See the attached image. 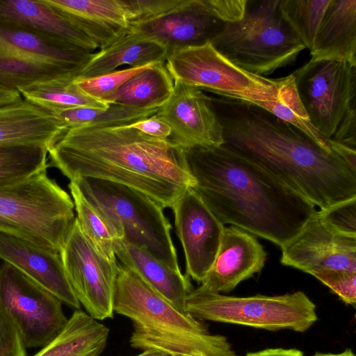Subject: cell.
Wrapping results in <instances>:
<instances>
[{
	"label": "cell",
	"mask_w": 356,
	"mask_h": 356,
	"mask_svg": "<svg viewBox=\"0 0 356 356\" xmlns=\"http://www.w3.org/2000/svg\"><path fill=\"white\" fill-rule=\"evenodd\" d=\"M173 88L174 80L165 63H157L123 83L106 104L140 109L159 108L169 99Z\"/></svg>",
	"instance_id": "4316f807"
},
{
	"label": "cell",
	"mask_w": 356,
	"mask_h": 356,
	"mask_svg": "<svg viewBox=\"0 0 356 356\" xmlns=\"http://www.w3.org/2000/svg\"><path fill=\"white\" fill-rule=\"evenodd\" d=\"M168 54V49L160 43L140 37L128 29L108 47L92 54L76 78H94L112 72L124 65L139 67L165 63Z\"/></svg>",
	"instance_id": "d4e9b609"
},
{
	"label": "cell",
	"mask_w": 356,
	"mask_h": 356,
	"mask_svg": "<svg viewBox=\"0 0 356 356\" xmlns=\"http://www.w3.org/2000/svg\"><path fill=\"white\" fill-rule=\"evenodd\" d=\"M158 110L159 108L140 109L111 104L106 109L77 107L53 114L59 120L64 131H66L84 126L131 125L155 115Z\"/></svg>",
	"instance_id": "4dcf8cb0"
},
{
	"label": "cell",
	"mask_w": 356,
	"mask_h": 356,
	"mask_svg": "<svg viewBox=\"0 0 356 356\" xmlns=\"http://www.w3.org/2000/svg\"><path fill=\"white\" fill-rule=\"evenodd\" d=\"M50 162L70 181L93 178L138 190L172 208L195 181L186 150L131 125L84 126L65 131L48 149Z\"/></svg>",
	"instance_id": "7a4b0ae2"
},
{
	"label": "cell",
	"mask_w": 356,
	"mask_h": 356,
	"mask_svg": "<svg viewBox=\"0 0 356 356\" xmlns=\"http://www.w3.org/2000/svg\"><path fill=\"white\" fill-rule=\"evenodd\" d=\"M209 0H186L182 6L157 18L129 25L136 35L154 40L169 53L174 49L211 42L225 25Z\"/></svg>",
	"instance_id": "2e32d148"
},
{
	"label": "cell",
	"mask_w": 356,
	"mask_h": 356,
	"mask_svg": "<svg viewBox=\"0 0 356 356\" xmlns=\"http://www.w3.org/2000/svg\"><path fill=\"white\" fill-rule=\"evenodd\" d=\"M348 305H356V273L330 271L315 276Z\"/></svg>",
	"instance_id": "74e56055"
},
{
	"label": "cell",
	"mask_w": 356,
	"mask_h": 356,
	"mask_svg": "<svg viewBox=\"0 0 356 356\" xmlns=\"http://www.w3.org/2000/svg\"><path fill=\"white\" fill-rule=\"evenodd\" d=\"M17 325L0 303V356H26Z\"/></svg>",
	"instance_id": "8d00e7d4"
},
{
	"label": "cell",
	"mask_w": 356,
	"mask_h": 356,
	"mask_svg": "<svg viewBox=\"0 0 356 356\" xmlns=\"http://www.w3.org/2000/svg\"><path fill=\"white\" fill-rule=\"evenodd\" d=\"M185 311L200 321L236 324L270 331L303 332L318 320L316 306L302 291L279 296L237 297L193 289Z\"/></svg>",
	"instance_id": "9c48e42d"
},
{
	"label": "cell",
	"mask_w": 356,
	"mask_h": 356,
	"mask_svg": "<svg viewBox=\"0 0 356 356\" xmlns=\"http://www.w3.org/2000/svg\"><path fill=\"white\" fill-rule=\"evenodd\" d=\"M0 19L92 53L97 44L44 0H0Z\"/></svg>",
	"instance_id": "7402d4cb"
},
{
	"label": "cell",
	"mask_w": 356,
	"mask_h": 356,
	"mask_svg": "<svg viewBox=\"0 0 356 356\" xmlns=\"http://www.w3.org/2000/svg\"><path fill=\"white\" fill-rule=\"evenodd\" d=\"M113 309L132 321L129 342L134 348L156 349L173 356H238L226 337L211 334L202 321L179 310L121 264Z\"/></svg>",
	"instance_id": "277c9868"
},
{
	"label": "cell",
	"mask_w": 356,
	"mask_h": 356,
	"mask_svg": "<svg viewBox=\"0 0 356 356\" xmlns=\"http://www.w3.org/2000/svg\"><path fill=\"white\" fill-rule=\"evenodd\" d=\"M254 104L296 127L325 149L332 151L329 142L312 125L298 97L291 74L285 76L275 100Z\"/></svg>",
	"instance_id": "d6a6232c"
},
{
	"label": "cell",
	"mask_w": 356,
	"mask_h": 356,
	"mask_svg": "<svg viewBox=\"0 0 356 356\" xmlns=\"http://www.w3.org/2000/svg\"><path fill=\"white\" fill-rule=\"evenodd\" d=\"M22 99L17 90L0 87V106L10 104Z\"/></svg>",
	"instance_id": "b9f144b4"
},
{
	"label": "cell",
	"mask_w": 356,
	"mask_h": 356,
	"mask_svg": "<svg viewBox=\"0 0 356 356\" xmlns=\"http://www.w3.org/2000/svg\"><path fill=\"white\" fill-rule=\"evenodd\" d=\"M312 356H355V355L350 348H346L343 351L338 353H323L316 352Z\"/></svg>",
	"instance_id": "ee69618b"
},
{
	"label": "cell",
	"mask_w": 356,
	"mask_h": 356,
	"mask_svg": "<svg viewBox=\"0 0 356 356\" xmlns=\"http://www.w3.org/2000/svg\"><path fill=\"white\" fill-rule=\"evenodd\" d=\"M109 332L105 325L77 309L62 331L32 356H100Z\"/></svg>",
	"instance_id": "484cf974"
},
{
	"label": "cell",
	"mask_w": 356,
	"mask_h": 356,
	"mask_svg": "<svg viewBox=\"0 0 356 356\" xmlns=\"http://www.w3.org/2000/svg\"><path fill=\"white\" fill-rule=\"evenodd\" d=\"M64 131L53 113L23 98L0 106V147L28 145L49 149Z\"/></svg>",
	"instance_id": "ffe728a7"
},
{
	"label": "cell",
	"mask_w": 356,
	"mask_h": 356,
	"mask_svg": "<svg viewBox=\"0 0 356 356\" xmlns=\"http://www.w3.org/2000/svg\"><path fill=\"white\" fill-rule=\"evenodd\" d=\"M330 0H280V11L309 51Z\"/></svg>",
	"instance_id": "836d02e7"
},
{
	"label": "cell",
	"mask_w": 356,
	"mask_h": 356,
	"mask_svg": "<svg viewBox=\"0 0 356 356\" xmlns=\"http://www.w3.org/2000/svg\"><path fill=\"white\" fill-rule=\"evenodd\" d=\"M135 356H173L162 350L156 349H146L143 353Z\"/></svg>",
	"instance_id": "7bdbcfd3"
},
{
	"label": "cell",
	"mask_w": 356,
	"mask_h": 356,
	"mask_svg": "<svg viewBox=\"0 0 356 356\" xmlns=\"http://www.w3.org/2000/svg\"><path fill=\"white\" fill-rule=\"evenodd\" d=\"M1 262H2V261L0 259V264H1Z\"/></svg>",
	"instance_id": "f6af8a7d"
},
{
	"label": "cell",
	"mask_w": 356,
	"mask_h": 356,
	"mask_svg": "<svg viewBox=\"0 0 356 356\" xmlns=\"http://www.w3.org/2000/svg\"><path fill=\"white\" fill-rule=\"evenodd\" d=\"M211 43L234 65L259 76L292 64L305 48L284 18L280 0H247L243 18L226 23Z\"/></svg>",
	"instance_id": "5b68a950"
},
{
	"label": "cell",
	"mask_w": 356,
	"mask_h": 356,
	"mask_svg": "<svg viewBox=\"0 0 356 356\" xmlns=\"http://www.w3.org/2000/svg\"><path fill=\"white\" fill-rule=\"evenodd\" d=\"M129 26L157 18L182 6L186 0H120Z\"/></svg>",
	"instance_id": "d590c367"
},
{
	"label": "cell",
	"mask_w": 356,
	"mask_h": 356,
	"mask_svg": "<svg viewBox=\"0 0 356 356\" xmlns=\"http://www.w3.org/2000/svg\"><path fill=\"white\" fill-rule=\"evenodd\" d=\"M312 60L356 66V0H330L310 50Z\"/></svg>",
	"instance_id": "603a6c76"
},
{
	"label": "cell",
	"mask_w": 356,
	"mask_h": 356,
	"mask_svg": "<svg viewBox=\"0 0 356 356\" xmlns=\"http://www.w3.org/2000/svg\"><path fill=\"white\" fill-rule=\"evenodd\" d=\"M76 76L38 83L17 90L23 99L51 113L77 107L108 108L109 105L90 97L80 89L74 81Z\"/></svg>",
	"instance_id": "f1b7e54d"
},
{
	"label": "cell",
	"mask_w": 356,
	"mask_h": 356,
	"mask_svg": "<svg viewBox=\"0 0 356 356\" xmlns=\"http://www.w3.org/2000/svg\"><path fill=\"white\" fill-rule=\"evenodd\" d=\"M156 115L171 128L169 140L185 150L224 143L222 127L211 97L199 88L174 81L172 95Z\"/></svg>",
	"instance_id": "5bb4252c"
},
{
	"label": "cell",
	"mask_w": 356,
	"mask_h": 356,
	"mask_svg": "<svg viewBox=\"0 0 356 356\" xmlns=\"http://www.w3.org/2000/svg\"><path fill=\"white\" fill-rule=\"evenodd\" d=\"M0 303L20 332L26 348H42L64 328L62 302L11 265L0 264Z\"/></svg>",
	"instance_id": "8fae6325"
},
{
	"label": "cell",
	"mask_w": 356,
	"mask_h": 356,
	"mask_svg": "<svg viewBox=\"0 0 356 356\" xmlns=\"http://www.w3.org/2000/svg\"><path fill=\"white\" fill-rule=\"evenodd\" d=\"M72 181L122 229L123 240L181 271L172 226L160 204L138 190L110 181L82 177Z\"/></svg>",
	"instance_id": "ba28073f"
},
{
	"label": "cell",
	"mask_w": 356,
	"mask_h": 356,
	"mask_svg": "<svg viewBox=\"0 0 356 356\" xmlns=\"http://www.w3.org/2000/svg\"><path fill=\"white\" fill-rule=\"evenodd\" d=\"M165 65L174 81L252 104L275 100L285 79L248 72L229 60L211 42L174 49Z\"/></svg>",
	"instance_id": "30bf717a"
},
{
	"label": "cell",
	"mask_w": 356,
	"mask_h": 356,
	"mask_svg": "<svg viewBox=\"0 0 356 356\" xmlns=\"http://www.w3.org/2000/svg\"><path fill=\"white\" fill-rule=\"evenodd\" d=\"M266 256L252 234L236 226H225L215 260L200 286L213 293H229L259 273Z\"/></svg>",
	"instance_id": "e0dca14e"
},
{
	"label": "cell",
	"mask_w": 356,
	"mask_h": 356,
	"mask_svg": "<svg viewBox=\"0 0 356 356\" xmlns=\"http://www.w3.org/2000/svg\"><path fill=\"white\" fill-rule=\"evenodd\" d=\"M59 254L72 290L86 312L97 321L112 318L119 264L106 259L94 248L76 217Z\"/></svg>",
	"instance_id": "7c38bea8"
},
{
	"label": "cell",
	"mask_w": 356,
	"mask_h": 356,
	"mask_svg": "<svg viewBox=\"0 0 356 356\" xmlns=\"http://www.w3.org/2000/svg\"><path fill=\"white\" fill-rule=\"evenodd\" d=\"M171 209L184 253L186 274L202 283L216 257L225 225L192 188H188Z\"/></svg>",
	"instance_id": "9a60e30c"
},
{
	"label": "cell",
	"mask_w": 356,
	"mask_h": 356,
	"mask_svg": "<svg viewBox=\"0 0 356 356\" xmlns=\"http://www.w3.org/2000/svg\"><path fill=\"white\" fill-rule=\"evenodd\" d=\"M129 67L90 79H76L74 81L80 89L90 97L106 104V99L114 94L126 81L150 65Z\"/></svg>",
	"instance_id": "e575fe53"
},
{
	"label": "cell",
	"mask_w": 356,
	"mask_h": 356,
	"mask_svg": "<svg viewBox=\"0 0 356 356\" xmlns=\"http://www.w3.org/2000/svg\"><path fill=\"white\" fill-rule=\"evenodd\" d=\"M245 356H306L302 351L296 348H267L248 353Z\"/></svg>",
	"instance_id": "60d3db41"
},
{
	"label": "cell",
	"mask_w": 356,
	"mask_h": 356,
	"mask_svg": "<svg viewBox=\"0 0 356 356\" xmlns=\"http://www.w3.org/2000/svg\"><path fill=\"white\" fill-rule=\"evenodd\" d=\"M291 75L312 125L329 144L355 149L356 66L310 59Z\"/></svg>",
	"instance_id": "52a82bcc"
},
{
	"label": "cell",
	"mask_w": 356,
	"mask_h": 356,
	"mask_svg": "<svg viewBox=\"0 0 356 356\" xmlns=\"http://www.w3.org/2000/svg\"><path fill=\"white\" fill-rule=\"evenodd\" d=\"M222 145L259 166L317 209L356 198V169L296 127L252 103L212 97Z\"/></svg>",
	"instance_id": "6da1fadb"
},
{
	"label": "cell",
	"mask_w": 356,
	"mask_h": 356,
	"mask_svg": "<svg viewBox=\"0 0 356 356\" xmlns=\"http://www.w3.org/2000/svg\"><path fill=\"white\" fill-rule=\"evenodd\" d=\"M280 248L283 265L314 277L330 271L356 273V236L334 228L319 210Z\"/></svg>",
	"instance_id": "4fadbf2b"
},
{
	"label": "cell",
	"mask_w": 356,
	"mask_h": 356,
	"mask_svg": "<svg viewBox=\"0 0 356 356\" xmlns=\"http://www.w3.org/2000/svg\"><path fill=\"white\" fill-rule=\"evenodd\" d=\"M192 188L222 225L281 247L318 209L264 169L223 145L186 150Z\"/></svg>",
	"instance_id": "3957f363"
},
{
	"label": "cell",
	"mask_w": 356,
	"mask_h": 356,
	"mask_svg": "<svg viewBox=\"0 0 356 356\" xmlns=\"http://www.w3.org/2000/svg\"><path fill=\"white\" fill-rule=\"evenodd\" d=\"M48 149L42 145L0 147V189L22 182L46 170Z\"/></svg>",
	"instance_id": "1f68e13d"
},
{
	"label": "cell",
	"mask_w": 356,
	"mask_h": 356,
	"mask_svg": "<svg viewBox=\"0 0 356 356\" xmlns=\"http://www.w3.org/2000/svg\"><path fill=\"white\" fill-rule=\"evenodd\" d=\"M323 218L343 233L356 236V198L319 210Z\"/></svg>",
	"instance_id": "f35d334b"
},
{
	"label": "cell",
	"mask_w": 356,
	"mask_h": 356,
	"mask_svg": "<svg viewBox=\"0 0 356 356\" xmlns=\"http://www.w3.org/2000/svg\"><path fill=\"white\" fill-rule=\"evenodd\" d=\"M0 259L56 297L62 303L80 309L59 253L14 235L0 232Z\"/></svg>",
	"instance_id": "ac0fdd59"
},
{
	"label": "cell",
	"mask_w": 356,
	"mask_h": 356,
	"mask_svg": "<svg viewBox=\"0 0 356 356\" xmlns=\"http://www.w3.org/2000/svg\"><path fill=\"white\" fill-rule=\"evenodd\" d=\"M115 255L121 265L131 269L176 308L186 312V298L193 289L186 274L171 268L146 250L123 239L116 245Z\"/></svg>",
	"instance_id": "cb8c5ba5"
},
{
	"label": "cell",
	"mask_w": 356,
	"mask_h": 356,
	"mask_svg": "<svg viewBox=\"0 0 356 356\" xmlns=\"http://www.w3.org/2000/svg\"><path fill=\"white\" fill-rule=\"evenodd\" d=\"M0 53L13 54L79 70H81L92 55L83 49L3 19H0Z\"/></svg>",
	"instance_id": "d6986e66"
},
{
	"label": "cell",
	"mask_w": 356,
	"mask_h": 356,
	"mask_svg": "<svg viewBox=\"0 0 356 356\" xmlns=\"http://www.w3.org/2000/svg\"><path fill=\"white\" fill-rule=\"evenodd\" d=\"M131 125L143 134L160 140H169L172 134L170 126L156 114Z\"/></svg>",
	"instance_id": "ab89813d"
},
{
	"label": "cell",
	"mask_w": 356,
	"mask_h": 356,
	"mask_svg": "<svg viewBox=\"0 0 356 356\" xmlns=\"http://www.w3.org/2000/svg\"><path fill=\"white\" fill-rule=\"evenodd\" d=\"M80 70L13 54L0 53V87L9 90H17L21 87L78 74Z\"/></svg>",
	"instance_id": "f546056e"
},
{
	"label": "cell",
	"mask_w": 356,
	"mask_h": 356,
	"mask_svg": "<svg viewBox=\"0 0 356 356\" xmlns=\"http://www.w3.org/2000/svg\"><path fill=\"white\" fill-rule=\"evenodd\" d=\"M90 38L100 49L129 29L120 0H44Z\"/></svg>",
	"instance_id": "44dd1931"
},
{
	"label": "cell",
	"mask_w": 356,
	"mask_h": 356,
	"mask_svg": "<svg viewBox=\"0 0 356 356\" xmlns=\"http://www.w3.org/2000/svg\"><path fill=\"white\" fill-rule=\"evenodd\" d=\"M68 186L82 232L102 256L118 261L116 245L124 238L122 229L83 195L74 181H70Z\"/></svg>",
	"instance_id": "83f0119b"
},
{
	"label": "cell",
	"mask_w": 356,
	"mask_h": 356,
	"mask_svg": "<svg viewBox=\"0 0 356 356\" xmlns=\"http://www.w3.org/2000/svg\"><path fill=\"white\" fill-rule=\"evenodd\" d=\"M72 197L47 170L0 189V232L59 253L75 219Z\"/></svg>",
	"instance_id": "8992f818"
}]
</instances>
